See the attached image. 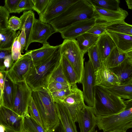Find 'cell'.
<instances>
[{
    "mask_svg": "<svg viewBox=\"0 0 132 132\" xmlns=\"http://www.w3.org/2000/svg\"><path fill=\"white\" fill-rule=\"evenodd\" d=\"M94 15V7L88 0H78L48 23L56 32L60 33L74 23L91 19Z\"/></svg>",
    "mask_w": 132,
    "mask_h": 132,
    "instance_id": "obj_1",
    "label": "cell"
},
{
    "mask_svg": "<svg viewBox=\"0 0 132 132\" xmlns=\"http://www.w3.org/2000/svg\"><path fill=\"white\" fill-rule=\"evenodd\" d=\"M95 102L93 107L96 117L117 114L123 111L126 106L123 99L102 86L94 88Z\"/></svg>",
    "mask_w": 132,
    "mask_h": 132,
    "instance_id": "obj_2",
    "label": "cell"
},
{
    "mask_svg": "<svg viewBox=\"0 0 132 132\" xmlns=\"http://www.w3.org/2000/svg\"><path fill=\"white\" fill-rule=\"evenodd\" d=\"M32 97L40 114L44 128L50 131L60 122L55 102L45 88L33 91Z\"/></svg>",
    "mask_w": 132,
    "mask_h": 132,
    "instance_id": "obj_3",
    "label": "cell"
},
{
    "mask_svg": "<svg viewBox=\"0 0 132 132\" xmlns=\"http://www.w3.org/2000/svg\"><path fill=\"white\" fill-rule=\"evenodd\" d=\"M59 48L44 62L34 66L30 72L26 80L33 91L47 88L51 76L60 62Z\"/></svg>",
    "mask_w": 132,
    "mask_h": 132,
    "instance_id": "obj_4",
    "label": "cell"
},
{
    "mask_svg": "<svg viewBox=\"0 0 132 132\" xmlns=\"http://www.w3.org/2000/svg\"><path fill=\"white\" fill-rule=\"evenodd\" d=\"M126 107L119 113L105 117H96V124L100 130L106 131L123 129L132 121V100H123Z\"/></svg>",
    "mask_w": 132,
    "mask_h": 132,
    "instance_id": "obj_5",
    "label": "cell"
},
{
    "mask_svg": "<svg viewBox=\"0 0 132 132\" xmlns=\"http://www.w3.org/2000/svg\"><path fill=\"white\" fill-rule=\"evenodd\" d=\"M61 55L64 56L72 66L81 83L84 69L85 54L79 47L76 39H64L60 45Z\"/></svg>",
    "mask_w": 132,
    "mask_h": 132,
    "instance_id": "obj_6",
    "label": "cell"
},
{
    "mask_svg": "<svg viewBox=\"0 0 132 132\" xmlns=\"http://www.w3.org/2000/svg\"><path fill=\"white\" fill-rule=\"evenodd\" d=\"M15 84V94L12 110L23 118L29 116L28 108L33 91L26 80Z\"/></svg>",
    "mask_w": 132,
    "mask_h": 132,
    "instance_id": "obj_7",
    "label": "cell"
},
{
    "mask_svg": "<svg viewBox=\"0 0 132 132\" xmlns=\"http://www.w3.org/2000/svg\"><path fill=\"white\" fill-rule=\"evenodd\" d=\"M34 66L30 56L26 53L15 61L6 72L7 76L14 83L26 80Z\"/></svg>",
    "mask_w": 132,
    "mask_h": 132,
    "instance_id": "obj_8",
    "label": "cell"
},
{
    "mask_svg": "<svg viewBox=\"0 0 132 132\" xmlns=\"http://www.w3.org/2000/svg\"><path fill=\"white\" fill-rule=\"evenodd\" d=\"M81 83L85 101L88 106L93 107L95 102L94 88L95 80L94 71L89 60L85 63Z\"/></svg>",
    "mask_w": 132,
    "mask_h": 132,
    "instance_id": "obj_9",
    "label": "cell"
},
{
    "mask_svg": "<svg viewBox=\"0 0 132 132\" xmlns=\"http://www.w3.org/2000/svg\"><path fill=\"white\" fill-rule=\"evenodd\" d=\"M78 0H50L45 10L39 15V19L43 23H48Z\"/></svg>",
    "mask_w": 132,
    "mask_h": 132,
    "instance_id": "obj_10",
    "label": "cell"
},
{
    "mask_svg": "<svg viewBox=\"0 0 132 132\" xmlns=\"http://www.w3.org/2000/svg\"><path fill=\"white\" fill-rule=\"evenodd\" d=\"M84 101L82 91L78 88L76 84L73 92L62 102L75 122H77L78 113L86 105Z\"/></svg>",
    "mask_w": 132,
    "mask_h": 132,
    "instance_id": "obj_11",
    "label": "cell"
},
{
    "mask_svg": "<svg viewBox=\"0 0 132 132\" xmlns=\"http://www.w3.org/2000/svg\"><path fill=\"white\" fill-rule=\"evenodd\" d=\"M24 118L12 110L0 105V124L16 132H21Z\"/></svg>",
    "mask_w": 132,
    "mask_h": 132,
    "instance_id": "obj_12",
    "label": "cell"
},
{
    "mask_svg": "<svg viewBox=\"0 0 132 132\" xmlns=\"http://www.w3.org/2000/svg\"><path fill=\"white\" fill-rule=\"evenodd\" d=\"M95 86L106 88L120 85L119 80L116 75L105 64L102 62L100 67L94 71Z\"/></svg>",
    "mask_w": 132,
    "mask_h": 132,
    "instance_id": "obj_13",
    "label": "cell"
},
{
    "mask_svg": "<svg viewBox=\"0 0 132 132\" xmlns=\"http://www.w3.org/2000/svg\"><path fill=\"white\" fill-rule=\"evenodd\" d=\"M96 22V19L94 17L78 22L61 32V36L64 39H76L80 35L87 32Z\"/></svg>",
    "mask_w": 132,
    "mask_h": 132,
    "instance_id": "obj_14",
    "label": "cell"
},
{
    "mask_svg": "<svg viewBox=\"0 0 132 132\" xmlns=\"http://www.w3.org/2000/svg\"><path fill=\"white\" fill-rule=\"evenodd\" d=\"M77 120L80 132H96V117L93 107L85 105L78 113Z\"/></svg>",
    "mask_w": 132,
    "mask_h": 132,
    "instance_id": "obj_15",
    "label": "cell"
},
{
    "mask_svg": "<svg viewBox=\"0 0 132 132\" xmlns=\"http://www.w3.org/2000/svg\"><path fill=\"white\" fill-rule=\"evenodd\" d=\"M55 32L50 24L43 23L39 19L35 18L31 35V43L37 42L43 45L47 44L49 38Z\"/></svg>",
    "mask_w": 132,
    "mask_h": 132,
    "instance_id": "obj_16",
    "label": "cell"
},
{
    "mask_svg": "<svg viewBox=\"0 0 132 132\" xmlns=\"http://www.w3.org/2000/svg\"><path fill=\"white\" fill-rule=\"evenodd\" d=\"M93 6L94 9V17L96 19V21H103L109 23L125 21L128 15V12L122 9L116 12Z\"/></svg>",
    "mask_w": 132,
    "mask_h": 132,
    "instance_id": "obj_17",
    "label": "cell"
},
{
    "mask_svg": "<svg viewBox=\"0 0 132 132\" xmlns=\"http://www.w3.org/2000/svg\"><path fill=\"white\" fill-rule=\"evenodd\" d=\"M60 46H51L48 43L43 45L42 47L40 48L27 51L26 53L30 56L35 66L45 61L53 54Z\"/></svg>",
    "mask_w": 132,
    "mask_h": 132,
    "instance_id": "obj_18",
    "label": "cell"
},
{
    "mask_svg": "<svg viewBox=\"0 0 132 132\" xmlns=\"http://www.w3.org/2000/svg\"><path fill=\"white\" fill-rule=\"evenodd\" d=\"M56 110L60 120L66 132H78L75 122L62 102H55Z\"/></svg>",
    "mask_w": 132,
    "mask_h": 132,
    "instance_id": "obj_19",
    "label": "cell"
},
{
    "mask_svg": "<svg viewBox=\"0 0 132 132\" xmlns=\"http://www.w3.org/2000/svg\"><path fill=\"white\" fill-rule=\"evenodd\" d=\"M109 68L117 76L120 85L132 84V65L127 58L118 65Z\"/></svg>",
    "mask_w": 132,
    "mask_h": 132,
    "instance_id": "obj_20",
    "label": "cell"
},
{
    "mask_svg": "<svg viewBox=\"0 0 132 132\" xmlns=\"http://www.w3.org/2000/svg\"><path fill=\"white\" fill-rule=\"evenodd\" d=\"M15 92V84L7 76L6 73L2 95L0 97V105L12 110Z\"/></svg>",
    "mask_w": 132,
    "mask_h": 132,
    "instance_id": "obj_21",
    "label": "cell"
},
{
    "mask_svg": "<svg viewBox=\"0 0 132 132\" xmlns=\"http://www.w3.org/2000/svg\"><path fill=\"white\" fill-rule=\"evenodd\" d=\"M95 45L102 62L105 61L113 49L116 47L106 32L99 36Z\"/></svg>",
    "mask_w": 132,
    "mask_h": 132,
    "instance_id": "obj_22",
    "label": "cell"
},
{
    "mask_svg": "<svg viewBox=\"0 0 132 132\" xmlns=\"http://www.w3.org/2000/svg\"><path fill=\"white\" fill-rule=\"evenodd\" d=\"M35 18L34 13L32 10L24 11L20 18L21 24L19 30L21 31L23 28L26 35V42L24 48L25 51H27L29 46L31 43V35Z\"/></svg>",
    "mask_w": 132,
    "mask_h": 132,
    "instance_id": "obj_23",
    "label": "cell"
},
{
    "mask_svg": "<svg viewBox=\"0 0 132 132\" xmlns=\"http://www.w3.org/2000/svg\"><path fill=\"white\" fill-rule=\"evenodd\" d=\"M117 47L120 51L127 52L132 49V36L106 30Z\"/></svg>",
    "mask_w": 132,
    "mask_h": 132,
    "instance_id": "obj_24",
    "label": "cell"
},
{
    "mask_svg": "<svg viewBox=\"0 0 132 132\" xmlns=\"http://www.w3.org/2000/svg\"><path fill=\"white\" fill-rule=\"evenodd\" d=\"M17 33L9 28L0 30V50H11Z\"/></svg>",
    "mask_w": 132,
    "mask_h": 132,
    "instance_id": "obj_25",
    "label": "cell"
},
{
    "mask_svg": "<svg viewBox=\"0 0 132 132\" xmlns=\"http://www.w3.org/2000/svg\"><path fill=\"white\" fill-rule=\"evenodd\" d=\"M99 36L86 32L78 37L76 40L80 48L85 54L89 48L96 44Z\"/></svg>",
    "mask_w": 132,
    "mask_h": 132,
    "instance_id": "obj_26",
    "label": "cell"
},
{
    "mask_svg": "<svg viewBox=\"0 0 132 132\" xmlns=\"http://www.w3.org/2000/svg\"><path fill=\"white\" fill-rule=\"evenodd\" d=\"M60 62L64 75L69 83L72 86L76 84L77 83H79L78 77L76 72L66 58L61 55Z\"/></svg>",
    "mask_w": 132,
    "mask_h": 132,
    "instance_id": "obj_27",
    "label": "cell"
},
{
    "mask_svg": "<svg viewBox=\"0 0 132 132\" xmlns=\"http://www.w3.org/2000/svg\"><path fill=\"white\" fill-rule=\"evenodd\" d=\"M127 58L126 53L120 51L116 47L104 62L109 68H111L118 65Z\"/></svg>",
    "mask_w": 132,
    "mask_h": 132,
    "instance_id": "obj_28",
    "label": "cell"
},
{
    "mask_svg": "<svg viewBox=\"0 0 132 132\" xmlns=\"http://www.w3.org/2000/svg\"><path fill=\"white\" fill-rule=\"evenodd\" d=\"M106 30L132 36V25L127 23L124 21L108 23L107 25Z\"/></svg>",
    "mask_w": 132,
    "mask_h": 132,
    "instance_id": "obj_29",
    "label": "cell"
},
{
    "mask_svg": "<svg viewBox=\"0 0 132 132\" xmlns=\"http://www.w3.org/2000/svg\"><path fill=\"white\" fill-rule=\"evenodd\" d=\"M94 6L98 7L108 10L118 11L122 9L119 6V0H88Z\"/></svg>",
    "mask_w": 132,
    "mask_h": 132,
    "instance_id": "obj_30",
    "label": "cell"
},
{
    "mask_svg": "<svg viewBox=\"0 0 132 132\" xmlns=\"http://www.w3.org/2000/svg\"><path fill=\"white\" fill-rule=\"evenodd\" d=\"M106 88L121 98L128 100H132V84L116 85Z\"/></svg>",
    "mask_w": 132,
    "mask_h": 132,
    "instance_id": "obj_31",
    "label": "cell"
},
{
    "mask_svg": "<svg viewBox=\"0 0 132 132\" xmlns=\"http://www.w3.org/2000/svg\"><path fill=\"white\" fill-rule=\"evenodd\" d=\"M0 72H6L14 63L11 50H0Z\"/></svg>",
    "mask_w": 132,
    "mask_h": 132,
    "instance_id": "obj_32",
    "label": "cell"
},
{
    "mask_svg": "<svg viewBox=\"0 0 132 132\" xmlns=\"http://www.w3.org/2000/svg\"><path fill=\"white\" fill-rule=\"evenodd\" d=\"M23 127L26 132H48L30 116L24 117Z\"/></svg>",
    "mask_w": 132,
    "mask_h": 132,
    "instance_id": "obj_33",
    "label": "cell"
},
{
    "mask_svg": "<svg viewBox=\"0 0 132 132\" xmlns=\"http://www.w3.org/2000/svg\"><path fill=\"white\" fill-rule=\"evenodd\" d=\"M88 55L94 71L101 66L102 61L100 57L96 45L89 48L87 52Z\"/></svg>",
    "mask_w": 132,
    "mask_h": 132,
    "instance_id": "obj_34",
    "label": "cell"
},
{
    "mask_svg": "<svg viewBox=\"0 0 132 132\" xmlns=\"http://www.w3.org/2000/svg\"><path fill=\"white\" fill-rule=\"evenodd\" d=\"M53 81L70 85L65 76L60 62L52 73L49 83Z\"/></svg>",
    "mask_w": 132,
    "mask_h": 132,
    "instance_id": "obj_35",
    "label": "cell"
},
{
    "mask_svg": "<svg viewBox=\"0 0 132 132\" xmlns=\"http://www.w3.org/2000/svg\"><path fill=\"white\" fill-rule=\"evenodd\" d=\"M75 84L71 88L63 89L50 93L55 102H62L68 96L73 92Z\"/></svg>",
    "mask_w": 132,
    "mask_h": 132,
    "instance_id": "obj_36",
    "label": "cell"
},
{
    "mask_svg": "<svg viewBox=\"0 0 132 132\" xmlns=\"http://www.w3.org/2000/svg\"><path fill=\"white\" fill-rule=\"evenodd\" d=\"M108 24L106 22L96 21L95 24L87 32L100 36L106 32Z\"/></svg>",
    "mask_w": 132,
    "mask_h": 132,
    "instance_id": "obj_37",
    "label": "cell"
},
{
    "mask_svg": "<svg viewBox=\"0 0 132 132\" xmlns=\"http://www.w3.org/2000/svg\"><path fill=\"white\" fill-rule=\"evenodd\" d=\"M17 33L11 50L12 59L13 61L15 62L21 58L23 56L21 54V45L18 41V37L20 34V31H18Z\"/></svg>",
    "mask_w": 132,
    "mask_h": 132,
    "instance_id": "obj_38",
    "label": "cell"
},
{
    "mask_svg": "<svg viewBox=\"0 0 132 132\" xmlns=\"http://www.w3.org/2000/svg\"><path fill=\"white\" fill-rule=\"evenodd\" d=\"M28 112L30 116L43 127L40 114L32 97L29 104Z\"/></svg>",
    "mask_w": 132,
    "mask_h": 132,
    "instance_id": "obj_39",
    "label": "cell"
},
{
    "mask_svg": "<svg viewBox=\"0 0 132 132\" xmlns=\"http://www.w3.org/2000/svg\"><path fill=\"white\" fill-rule=\"evenodd\" d=\"M10 14L4 6H0V30L9 28L8 22Z\"/></svg>",
    "mask_w": 132,
    "mask_h": 132,
    "instance_id": "obj_40",
    "label": "cell"
},
{
    "mask_svg": "<svg viewBox=\"0 0 132 132\" xmlns=\"http://www.w3.org/2000/svg\"><path fill=\"white\" fill-rule=\"evenodd\" d=\"M70 84L60 83L56 81L51 82L48 84L47 89L50 93L64 89L71 88Z\"/></svg>",
    "mask_w": 132,
    "mask_h": 132,
    "instance_id": "obj_41",
    "label": "cell"
},
{
    "mask_svg": "<svg viewBox=\"0 0 132 132\" xmlns=\"http://www.w3.org/2000/svg\"><path fill=\"white\" fill-rule=\"evenodd\" d=\"M34 6L33 0H21L15 10V13H19L26 10H33Z\"/></svg>",
    "mask_w": 132,
    "mask_h": 132,
    "instance_id": "obj_42",
    "label": "cell"
},
{
    "mask_svg": "<svg viewBox=\"0 0 132 132\" xmlns=\"http://www.w3.org/2000/svg\"><path fill=\"white\" fill-rule=\"evenodd\" d=\"M34 6L33 10L39 15L44 11L47 7L50 0H33Z\"/></svg>",
    "mask_w": 132,
    "mask_h": 132,
    "instance_id": "obj_43",
    "label": "cell"
},
{
    "mask_svg": "<svg viewBox=\"0 0 132 132\" xmlns=\"http://www.w3.org/2000/svg\"><path fill=\"white\" fill-rule=\"evenodd\" d=\"M21 23L20 18L14 16L10 18L8 22L9 28L15 31L20 29Z\"/></svg>",
    "mask_w": 132,
    "mask_h": 132,
    "instance_id": "obj_44",
    "label": "cell"
},
{
    "mask_svg": "<svg viewBox=\"0 0 132 132\" xmlns=\"http://www.w3.org/2000/svg\"><path fill=\"white\" fill-rule=\"evenodd\" d=\"M21 0H5L4 6L10 13H15V10Z\"/></svg>",
    "mask_w": 132,
    "mask_h": 132,
    "instance_id": "obj_45",
    "label": "cell"
},
{
    "mask_svg": "<svg viewBox=\"0 0 132 132\" xmlns=\"http://www.w3.org/2000/svg\"><path fill=\"white\" fill-rule=\"evenodd\" d=\"M18 41L21 45V53H23L26 42V35L23 28H22L21 32L19 36Z\"/></svg>",
    "mask_w": 132,
    "mask_h": 132,
    "instance_id": "obj_46",
    "label": "cell"
},
{
    "mask_svg": "<svg viewBox=\"0 0 132 132\" xmlns=\"http://www.w3.org/2000/svg\"><path fill=\"white\" fill-rule=\"evenodd\" d=\"M6 72H0V97L1 96L3 92L5 83V75Z\"/></svg>",
    "mask_w": 132,
    "mask_h": 132,
    "instance_id": "obj_47",
    "label": "cell"
},
{
    "mask_svg": "<svg viewBox=\"0 0 132 132\" xmlns=\"http://www.w3.org/2000/svg\"><path fill=\"white\" fill-rule=\"evenodd\" d=\"M48 132H66L60 121L59 124Z\"/></svg>",
    "mask_w": 132,
    "mask_h": 132,
    "instance_id": "obj_48",
    "label": "cell"
},
{
    "mask_svg": "<svg viewBox=\"0 0 132 132\" xmlns=\"http://www.w3.org/2000/svg\"><path fill=\"white\" fill-rule=\"evenodd\" d=\"M127 59L129 63L132 65V49L126 52Z\"/></svg>",
    "mask_w": 132,
    "mask_h": 132,
    "instance_id": "obj_49",
    "label": "cell"
},
{
    "mask_svg": "<svg viewBox=\"0 0 132 132\" xmlns=\"http://www.w3.org/2000/svg\"><path fill=\"white\" fill-rule=\"evenodd\" d=\"M125 1L128 9L132 10V0H126Z\"/></svg>",
    "mask_w": 132,
    "mask_h": 132,
    "instance_id": "obj_50",
    "label": "cell"
},
{
    "mask_svg": "<svg viewBox=\"0 0 132 132\" xmlns=\"http://www.w3.org/2000/svg\"><path fill=\"white\" fill-rule=\"evenodd\" d=\"M126 131L124 129L115 130L103 132H126Z\"/></svg>",
    "mask_w": 132,
    "mask_h": 132,
    "instance_id": "obj_51",
    "label": "cell"
},
{
    "mask_svg": "<svg viewBox=\"0 0 132 132\" xmlns=\"http://www.w3.org/2000/svg\"><path fill=\"white\" fill-rule=\"evenodd\" d=\"M132 128V121L127 125L123 129L127 130V129Z\"/></svg>",
    "mask_w": 132,
    "mask_h": 132,
    "instance_id": "obj_52",
    "label": "cell"
},
{
    "mask_svg": "<svg viewBox=\"0 0 132 132\" xmlns=\"http://www.w3.org/2000/svg\"><path fill=\"white\" fill-rule=\"evenodd\" d=\"M6 127L3 125L0 124V132L5 131Z\"/></svg>",
    "mask_w": 132,
    "mask_h": 132,
    "instance_id": "obj_53",
    "label": "cell"
},
{
    "mask_svg": "<svg viewBox=\"0 0 132 132\" xmlns=\"http://www.w3.org/2000/svg\"><path fill=\"white\" fill-rule=\"evenodd\" d=\"M6 132H16L13 130L6 127Z\"/></svg>",
    "mask_w": 132,
    "mask_h": 132,
    "instance_id": "obj_54",
    "label": "cell"
},
{
    "mask_svg": "<svg viewBox=\"0 0 132 132\" xmlns=\"http://www.w3.org/2000/svg\"><path fill=\"white\" fill-rule=\"evenodd\" d=\"M21 132H26V131H25V130L24 128L23 127V128Z\"/></svg>",
    "mask_w": 132,
    "mask_h": 132,
    "instance_id": "obj_55",
    "label": "cell"
}]
</instances>
